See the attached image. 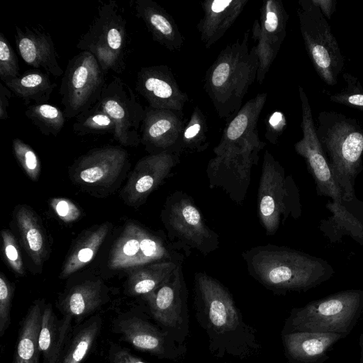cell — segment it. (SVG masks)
Instances as JSON below:
<instances>
[{
	"label": "cell",
	"instance_id": "28",
	"mask_svg": "<svg viewBox=\"0 0 363 363\" xmlns=\"http://www.w3.org/2000/svg\"><path fill=\"white\" fill-rule=\"evenodd\" d=\"M45 302L35 300L20 322L12 363H39L38 339Z\"/></svg>",
	"mask_w": 363,
	"mask_h": 363
},
{
	"label": "cell",
	"instance_id": "45",
	"mask_svg": "<svg viewBox=\"0 0 363 363\" xmlns=\"http://www.w3.org/2000/svg\"><path fill=\"white\" fill-rule=\"evenodd\" d=\"M286 126L284 115L280 111H274L269 115L266 121V132L264 136L271 143H277Z\"/></svg>",
	"mask_w": 363,
	"mask_h": 363
},
{
	"label": "cell",
	"instance_id": "49",
	"mask_svg": "<svg viewBox=\"0 0 363 363\" xmlns=\"http://www.w3.org/2000/svg\"><path fill=\"white\" fill-rule=\"evenodd\" d=\"M362 359H363V340H362Z\"/></svg>",
	"mask_w": 363,
	"mask_h": 363
},
{
	"label": "cell",
	"instance_id": "2",
	"mask_svg": "<svg viewBox=\"0 0 363 363\" xmlns=\"http://www.w3.org/2000/svg\"><path fill=\"white\" fill-rule=\"evenodd\" d=\"M250 30L226 45L207 69L204 89L218 116L228 119L242 107V100L257 79L255 45L249 48Z\"/></svg>",
	"mask_w": 363,
	"mask_h": 363
},
{
	"label": "cell",
	"instance_id": "6",
	"mask_svg": "<svg viewBox=\"0 0 363 363\" xmlns=\"http://www.w3.org/2000/svg\"><path fill=\"white\" fill-rule=\"evenodd\" d=\"M162 220L170 242L186 257L192 250L206 256L219 247V235L208 225L191 196L182 191L167 198Z\"/></svg>",
	"mask_w": 363,
	"mask_h": 363
},
{
	"label": "cell",
	"instance_id": "13",
	"mask_svg": "<svg viewBox=\"0 0 363 363\" xmlns=\"http://www.w3.org/2000/svg\"><path fill=\"white\" fill-rule=\"evenodd\" d=\"M298 93L301 106V128L303 137L294 145V150L304 159L307 169L315 182L317 194L338 202L342 199V194L334 179L318 139L307 94L301 86H298Z\"/></svg>",
	"mask_w": 363,
	"mask_h": 363
},
{
	"label": "cell",
	"instance_id": "25",
	"mask_svg": "<svg viewBox=\"0 0 363 363\" xmlns=\"http://www.w3.org/2000/svg\"><path fill=\"white\" fill-rule=\"evenodd\" d=\"M248 0H206L196 28L206 48L218 41L241 14Z\"/></svg>",
	"mask_w": 363,
	"mask_h": 363
},
{
	"label": "cell",
	"instance_id": "18",
	"mask_svg": "<svg viewBox=\"0 0 363 363\" xmlns=\"http://www.w3.org/2000/svg\"><path fill=\"white\" fill-rule=\"evenodd\" d=\"M128 160V152L121 147L95 148L79 158L74 165L73 174L82 184L106 186L118 178Z\"/></svg>",
	"mask_w": 363,
	"mask_h": 363
},
{
	"label": "cell",
	"instance_id": "39",
	"mask_svg": "<svg viewBox=\"0 0 363 363\" xmlns=\"http://www.w3.org/2000/svg\"><path fill=\"white\" fill-rule=\"evenodd\" d=\"M345 86L337 93L330 94L329 99L336 104L363 112V86L359 79L350 73H344Z\"/></svg>",
	"mask_w": 363,
	"mask_h": 363
},
{
	"label": "cell",
	"instance_id": "34",
	"mask_svg": "<svg viewBox=\"0 0 363 363\" xmlns=\"http://www.w3.org/2000/svg\"><path fill=\"white\" fill-rule=\"evenodd\" d=\"M342 335L330 333L297 331L285 337V344L293 357L301 360L316 359L321 355Z\"/></svg>",
	"mask_w": 363,
	"mask_h": 363
},
{
	"label": "cell",
	"instance_id": "32",
	"mask_svg": "<svg viewBox=\"0 0 363 363\" xmlns=\"http://www.w3.org/2000/svg\"><path fill=\"white\" fill-rule=\"evenodd\" d=\"M16 220L27 253L35 264L41 266L45 258L47 243L38 217L29 208L21 206L16 213Z\"/></svg>",
	"mask_w": 363,
	"mask_h": 363
},
{
	"label": "cell",
	"instance_id": "1",
	"mask_svg": "<svg viewBox=\"0 0 363 363\" xmlns=\"http://www.w3.org/2000/svg\"><path fill=\"white\" fill-rule=\"evenodd\" d=\"M247 272L264 286L281 292L307 291L330 279L325 259L286 246L266 245L242 252Z\"/></svg>",
	"mask_w": 363,
	"mask_h": 363
},
{
	"label": "cell",
	"instance_id": "3",
	"mask_svg": "<svg viewBox=\"0 0 363 363\" xmlns=\"http://www.w3.org/2000/svg\"><path fill=\"white\" fill-rule=\"evenodd\" d=\"M315 128L342 199L349 200L355 196V180L363 170V127L354 118L323 111Z\"/></svg>",
	"mask_w": 363,
	"mask_h": 363
},
{
	"label": "cell",
	"instance_id": "40",
	"mask_svg": "<svg viewBox=\"0 0 363 363\" xmlns=\"http://www.w3.org/2000/svg\"><path fill=\"white\" fill-rule=\"evenodd\" d=\"M13 153L26 174L37 181L41 169L40 161L33 149L19 138L12 141Z\"/></svg>",
	"mask_w": 363,
	"mask_h": 363
},
{
	"label": "cell",
	"instance_id": "31",
	"mask_svg": "<svg viewBox=\"0 0 363 363\" xmlns=\"http://www.w3.org/2000/svg\"><path fill=\"white\" fill-rule=\"evenodd\" d=\"M3 82L28 106L31 101L34 104L48 102L56 86L48 73L37 69L28 70L14 79Z\"/></svg>",
	"mask_w": 363,
	"mask_h": 363
},
{
	"label": "cell",
	"instance_id": "20",
	"mask_svg": "<svg viewBox=\"0 0 363 363\" xmlns=\"http://www.w3.org/2000/svg\"><path fill=\"white\" fill-rule=\"evenodd\" d=\"M325 208L331 216L320 220L319 230L331 242L349 236L363 247V201L356 195L349 200H329Z\"/></svg>",
	"mask_w": 363,
	"mask_h": 363
},
{
	"label": "cell",
	"instance_id": "23",
	"mask_svg": "<svg viewBox=\"0 0 363 363\" xmlns=\"http://www.w3.org/2000/svg\"><path fill=\"white\" fill-rule=\"evenodd\" d=\"M14 37L18 52L28 65L43 69L55 77L63 75L52 39L48 33L27 26H16Z\"/></svg>",
	"mask_w": 363,
	"mask_h": 363
},
{
	"label": "cell",
	"instance_id": "9",
	"mask_svg": "<svg viewBox=\"0 0 363 363\" xmlns=\"http://www.w3.org/2000/svg\"><path fill=\"white\" fill-rule=\"evenodd\" d=\"M363 308V291L345 290L312 301L297 309L294 330L346 335Z\"/></svg>",
	"mask_w": 363,
	"mask_h": 363
},
{
	"label": "cell",
	"instance_id": "16",
	"mask_svg": "<svg viewBox=\"0 0 363 363\" xmlns=\"http://www.w3.org/2000/svg\"><path fill=\"white\" fill-rule=\"evenodd\" d=\"M186 124L182 111L145 107L140 126V143L152 153L181 154V141Z\"/></svg>",
	"mask_w": 363,
	"mask_h": 363
},
{
	"label": "cell",
	"instance_id": "33",
	"mask_svg": "<svg viewBox=\"0 0 363 363\" xmlns=\"http://www.w3.org/2000/svg\"><path fill=\"white\" fill-rule=\"evenodd\" d=\"M182 263L175 261L158 262L132 269L127 282L128 294L143 297L154 291Z\"/></svg>",
	"mask_w": 363,
	"mask_h": 363
},
{
	"label": "cell",
	"instance_id": "4",
	"mask_svg": "<svg viewBox=\"0 0 363 363\" xmlns=\"http://www.w3.org/2000/svg\"><path fill=\"white\" fill-rule=\"evenodd\" d=\"M298 186L290 174L265 151L257 193V216L267 235H273L291 217L301 215Z\"/></svg>",
	"mask_w": 363,
	"mask_h": 363
},
{
	"label": "cell",
	"instance_id": "37",
	"mask_svg": "<svg viewBox=\"0 0 363 363\" xmlns=\"http://www.w3.org/2000/svg\"><path fill=\"white\" fill-rule=\"evenodd\" d=\"M25 116L46 136H57L66 120L63 111L47 103L28 105Z\"/></svg>",
	"mask_w": 363,
	"mask_h": 363
},
{
	"label": "cell",
	"instance_id": "29",
	"mask_svg": "<svg viewBox=\"0 0 363 363\" xmlns=\"http://www.w3.org/2000/svg\"><path fill=\"white\" fill-rule=\"evenodd\" d=\"M267 93H261L247 101L223 130L220 143L213 152L245 139L257 132V125L267 101Z\"/></svg>",
	"mask_w": 363,
	"mask_h": 363
},
{
	"label": "cell",
	"instance_id": "44",
	"mask_svg": "<svg viewBox=\"0 0 363 363\" xmlns=\"http://www.w3.org/2000/svg\"><path fill=\"white\" fill-rule=\"evenodd\" d=\"M50 204L57 216L65 223L73 222L79 218L81 215L77 206L66 199H52Z\"/></svg>",
	"mask_w": 363,
	"mask_h": 363
},
{
	"label": "cell",
	"instance_id": "26",
	"mask_svg": "<svg viewBox=\"0 0 363 363\" xmlns=\"http://www.w3.org/2000/svg\"><path fill=\"white\" fill-rule=\"evenodd\" d=\"M134 9L155 41L172 52L181 50L182 34L174 18L162 6L152 0H136Z\"/></svg>",
	"mask_w": 363,
	"mask_h": 363
},
{
	"label": "cell",
	"instance_id": "24",
	"mask_svg": "<svg viewBox=\"0 0 363 363\" xmlns=\"http://www.w3.org/2000/svg\"><path fill=\"white\" fill-rule=\"evenodd\" d=\"M107 291L100 280H89L67 290L57 308L62 316H69L78 325L94 315L108 301Z\"/></svg>",
	"mask_w": 363,
	"mask_h": 363
},
{
	"label": "cell",
	"instance_id": "47",
	"mask_svg": "<svg viewBox=\"0 0 363 363\" xmlns=\"http://www.w3.org/2000/svg\"><path fill=\"white\" fill-rule=\"evenodd\" d=\"M12 91L2 83L0 84V119L6 120L9 118L8 108L11 98Z\"/></svg>",
	"mask_w": 363,
	"mask_h": 363
},
{
	"label": "cell",
	"instance_id": "11",
	"mask_svg": "<svg viewBox=\"0 0 363 363\" xmlns=\"http://www.w3.org/2000/svg\"><path fill=\"white\" fill-rule=\"evenodd\" d=\"M184 260V255L162 236L130 223L111 250L108 266L113 270L133 269L158 262Z\"/></svg>",
	"mask_w": 363,
	"mask_h": 363
},
{
	"label": "cell",
	"instance_id": "15",
	"mask_svg": "<svg viewBox=\"0 0 363 363\" xmlns=\"http://www.w3.org/2000/svg\"><path fill=\"white\" fill-rule=\"evenodd\" d=\"M135 89L154 108L182 111L189 101L169 67L164 65L141 67Z\"/></svg>",
	"mask_w": 363,
	"mask_h": 363
},
{
	"label": "cell",
	"instance_id": "46",
	"mask_svg": "<svg viewBox=\"0 0 363 363\" xmlns=\"http://www.w3.org/2000/svg\"><path fill=\"white\" fill-rule=\"evenodd\" d=\"M108 363H147L133 355L127 348L118 344H110L108 354Z\"/></svg>",
	"mask_w": 363,
	"mask_h": 363
},
{
	"label": "cell",
	"instance_id": "19",
	"mask_svg": "<svg viewBox=\"0 0 363 363\" xmlns=\"http://www.w3.org/2000/svg\"><path fill=\"white\" fill-rule=\"evenodd\" d=\"M194 284L213 328L220 333L235 328L239 321L238 314L232 296L226 289L204 272L195 274Z\"/></svg>",
	"mask_w": 363,
	"mask_h": 363
},
{
	"label": "cell",
	"instance_id": "14",
	"mask_svg": "<svg viewBox=\"0 0 363 363\" xmlns=\"http://www.w3.org/2000/svg\"><path fill=\"white\" fill-rule=\"evenodd\" d=\"M289 15L279 0L262 2L259 18L252 25V37L257 44V80L262 84L286 35Z\"/></svg>",
	"mask_w": 363,
	"mask_h": 363
},
{
	"label": "cell",
	"instance_id": "30",
	"mask_svg": "<svg viewBox=\"0 0 363 363\" xmlns=\"http://www.w3.org/2000/svg\"><path fill=\"white\" fill-rule=\"evenodd\" d=\"M103 326V318L94 314L72 330L60 363H82L94 347Z\"/></svg>",
	"mask_w": 363,
	"mask_h": 363
},
{
	"label": "cell",
	"instance_id": "36",
	"mask_svg": "<svg viewBox=\"0 0 363 363\" xmlns=\"http://www.w3.org/2000/svg\"><path fill=\"white\" fill-rule=\"evenodd\" d=\"M208 125L207 119L199 106H195L186 122L181 141V152H201L208 148Z\"/></svg>",
	"mask_w": 363,
	"mask_h": 363
},
{
	"label": "cell",
	"instance_id": "42",
	"mask_svg": "<svg viewBox=\"0 0 363 363\" xmlns=\"http://www.w3.org/2000/svg\"><path fill=\"white\" fill-rule=\"evenodd\" d=\"M14 285L6 277L0 276V337H2L11 324V312Z\"/></svg>",
	"mask_w": 363,
	"mask_h": 363
},
{
	"label": "cell",
	"instance_id": "27",
	"mask_svg": "<svg viewBox=\"0 0 363 363\" xmlns=\"http://www.w3.org/2000/svg\"><path fill=\"white\" fill-rule=\"evenodd\" d=\"M73 320L69 316L58 318L51 303H45L43 311L38 345L42 363H60Z\"/></svg>",
	"mask_w": 363,
	"mask_h": 363
},
{
	"label": "cell",
	"instance_id": "41",
	"mask_svg": "<svg viewBox=\"0 0 363 363\" xmlns=\"http://www.w3.org/2000/svg\"><path fill=\"white\" fill-rule=\"evenodd\" d=\"M18 57L5 35L0 33V79L1 82L18 77Z\"/></svg>",
	"mask_w": 363,
	"mask_h": 363
},
{
	"label": "cell",
	"instance_id": "43",
	"mask_svg": "<svg viewBox=\"0 0 363 363\" xmlns=\"http://www.w3.org/2000/svg\"><path fill=\"white\" fill-rule=\"evenodd\" d=\"M3 251L11 268L18 274H24V267L19 247L13 235L7 230L1 231Z\"/></svg>",
	"mask_w": 363,
	"mask_h": 363
},
{
	"label": "cell",
	"instance_id": "17",
	"mask_svg": "<svg viewBox=\"0 0 363 363\" xmlns=\"http://www.w3.org/2000/svg\"><path fill=\"white\" fill-rule=\"evenodd\" d=\"M180 162V154L163 152L150 154L135 164L123 189L126 201L139 203L160 186Z\"/></svg>",
	"mask_w": 363,
	"mask_h": 363
},
{
	"label": "cell",
	"instance_id": "48",
	"mask_svg": "<svg viewBox=\"0 0 363 363\" xmlns=\"http://www.w3.org/2000/svg\"><path fill=\"white\" fill-rule=\"evenodd\" d=\"M311 1L320 9L321 13L328 19H330L336 11V0H311Z\"/></svg>",
	"mask_w": 363,
	"mask_h": 363
},
{
	"label": "cell",
	"instance_id": "12",
	"mask_svg": "<svg viewBox=\"0 0 363 363\" xmlns=\"http://www.w3.org/2000/svg\"><path fill=\"white\" fill-rule=\"evenodd\" d=\"M99 102L115 123L113 138L123 146L137 147L140 143V129L145 108L132 89L114 76L106 84Z\"/></svg>",
	"mask_w": 363,
	"mask_h": 363
},
{
	"label": "cell",
	"instance_id": "10",
	"mask_svg": "<svg viewBox=\"0 0 363 363\" xmlns=\"http://www.w3.org/2000/svg\"><path fill=\"white\" fill-rule=\"evenodd\" d=\"M106 84L105 72L91 53L81 51L72 57L59 90L66 119L76 118L98 103Z\"/></svg>",
	"mask_w": 363,
	"mask_h": 363
},
{
	"label": "cell",
	"instance_id": "8",
	"mask_svg": "<svg viewBox=\"0 0 363 363\" xmlns=\"http://www.w3.org/2000/svg\"><path fill=\"white\" fill-rule=\"evenodd\" d=\"M296 11L306 50L316 73L327 85H336L345 62L329 23L311 0H299Z\"/></svg>",
	"mask_w": 363,
	"mask_h": 363
},
{
	"label": "cell",
	"instance_id": "5",
	"mask_svg": "<svg viewBox=\"0 0 363 363\" xmlns=\"http://www.w3.org/2000/svg\"><path fill=\"white\" fill-rule=\"evenodd\" d=\"M266 143L258 132L214 152L206 168L208 186L220 188L235 203L241 205L247 196L252 167L259 161V154Z\"/></svg>",
	"mask_w": 363,
	"mask_h": 363
},
{
	"label": "cell",
	"instance_id": "22",
	"mask_svg": "<svg viewBox=\"0 0 363 363\" xmlns=\"http://www.w3.org/2000/svg\"><path fill=\"white\" fill-rule=\"evenodd\" d=\"M113 333L134 348L157 357L167 354L165 335L136 312L119 314L112 322Z\"/></svg>",
	"mask_w": 363,
	"mask_h": 363
},
{
	"label": "cell",
	"instance_id": "35",
	"mask_svg": "<svg viewBox=\"0 0 363 363\" xmlns=\"http://www.w3.org/2000/svg\"><path fill=\"white\" fill-rule=\"evenodd\" d=\"M110 230L106 223L88 232L70 252L60 273L61 278L70 276L91 261Z\"/></svg>",
	"mask_w": 363,
	"mask_h": 363
},
{
	"label": "cell",
	"instance_id": "38",
	"mask_svg": "<svg viewBox=\"0 0 363 363\" xmlns=\"http://www.w3.org/2000/svg\"><path fill=\"white\" fill-rule=\"evenodd\" d=\"M72 130L80 136L104 133L113 135L115 123L98 102L75 118Z\"/></svg>",
	"mask_w": 363,
	"mask_h": 363
},
{
	"label": "cell",
	"instance_id": "21",
	"mask_svg": "<svg viewBox=\"0 0 363 363\" xmlns=\"http://www.w3.org/2000/svg\"><path fill=\"white\" fill-rule=\"evenodd\" d=\"M182 264H179L156 290L143 296L153 318L167 327H174L182 320L186 294Z\"/></svg>",
	"mask_w": 363,
	"mask_h": 363
},
{
	"label": "cell",
	"instance_id": "7",
	"mask_svg": "<svg viewBox=\"0 0 363 363\" xmlns=\"http://www.w3.org/2000/svg\"><path fill=\"white\" fill-rule=\"evenodd\" d=\"M126 21L117 2L101 4L87 31L76 45L80 51L91 53L106 72L121 74L125 69Z\"/></svg>",
	"mask_w": 363,
	"mask_h": 363
}]
</instances>
